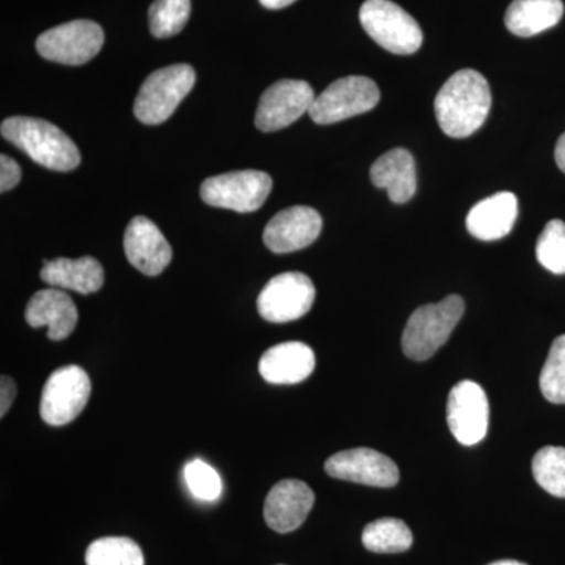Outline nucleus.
I'll list each match as a JSON object with an SVG mask.
<instances>
[{
  "label": "nucleus",
  "instance_id": "f257e3e1",
  "mask_svg": "<svg viewBox=\"0 0 565 565\" xmlns=\"http://www.w3.org/2000/svg\"><path fill=\"white\" fill-rule=\"evenodd\" d=\"M492 93L489 82L475 70H460L445 82L434 102L441 131L452 139L473 136L489 117Z\"/></svg>",
  "mask_w": 565,
  "mask_h": 565
},
{
  "label": "nucleus",
  "instance_id": "f03ea898",
  "mask_svg": "<svg viewBox=\"0 0 565 565\" xmlns=\"http://www.w3.org/2000/svg\"><path fill=\"white\" fill-rule=\"evenodd\" d=\"M3 139L55 172H71L79 167L81 152L73 140L50 121L32 117H11L2 122Z\"/></svg>",
  "mask_w": 565,
  "mask_h": 565
},
{
  "label": "nucleus",
  "instance_id": "7ed1b4c3",
  "mask_svg": "<svg viewBox=\"0 0 565 565\" xmlns=\"http://www.w3.org/2000/svg\"><path fill=\"white\" fill-rule=\"evenodd\" d=\"M463 311L460 296H448L441 302L423 305L415 310L403 334L405 355L415 362L430 359L449 340Z\"/></svg>",
  "mask_w": 565,
  "mask_h": 565
},
{
  "label": "nucleus",
  "instance_id": "20e7f679",
  "mask_svg": "<svg viewBox=\"0 0 565 565\" xmlns=\"http://www.w3.org/2000/svg\"><path fill=\"white\" fill-rule=\"evenodd\" d=\"M195 82V70L185 63L154 71L141 85L134 103V115L145 125H161L172 117Z\"/></svg>",
  "mask_w": 565,
  "mask_h": 565
},
{
  "label": "nucleus",
  "instance_id": "39448f33",
  "mask_svg": "<svg viewBox=\"0 0 565 565\" xmlns=\"http://www.w3.org/2000/svg\"><path fill=\"white\" fill-rule=\"evenodd\" d=\"M360 22L379 46L393 54L411 55L422 47L418 22L392 0H366L360 9Z\"/></svg>",
  "mask_w": 565,
  "mask_h": 565
},
{
  "label": "nucleus",
  "instance_id": "423d86ee",
  "mask_svg": "<svg viewBox=\"0 0 565 565\" xmlns=\"http://www.w3.org/2000/svg\"><path fill=\"white\" fill-rule=\"evenodd\" d=\"M381 102V90L370 77L348 76L334 81L316 96L310 109L311 120L318 125H333L373 110Z\"/></svg>",
  "mask_w": 565,
  "mask_h": 565
},
{
  "label": "nucleus",
  "instance_id": "0eeeda50",
  "mask_svg": "<svg viewBox=\"0 0 565 565\" xmlns=\"http://www.w3.org/2000/svg\"><path fill=\"white\" fill-rule=\"evenodd\" d=\"M92 382L76 364L58 367L47 379L41 393V419L50 426H65L77 418L90 399Z\"/></svg>",
  "mask_w": 565,
  "mask_h": 565
},
{
  "label": "nucleus",
  "instance_id": "6e6552de",
  "mask_svg": "<svg viewBox=\"0 0 565 565\" xmlns=\"http://www.w3.org/2000/svg\"><path fill=\"white\" fill-rule=\"evenodd\" d=\"M273 178L258 170H243L207 178L200 189L204 203L223 210L253 212L266 203L273 192Z\"/></svg>",
  "mask_w": 565,
  "mask_h": 565
},
{
  "label": "nucleus",
  "instance_id": "1a4fd4ad",
  "mask_svg": "<svg viewBox=\"0 0 565 565\" xmlns=\"http://www.w3.org/2000/svg\"><path fill=\"white\" fill-rule=\"evenodd\" d=\"M102 25L88 20L65 22L41 33L36 51L46 61L77 66L90 62L103 50Z\"/></svg>",
  "mask_w": 565,
  "mask_h": 565
},
{
  "label": "nucleus",
  "instance_id": "9d476101",
  "mask_svg": "<svg viewBox=\"0 0 565 565\" xmlns=\"http://www.w3.org/2000/svg\"><path fill=\"white\" fill-rule=\"evenodd\" d=\"M315 297L316 289L310 277L300 273H286L277 275L264 286L256 307L267 322H292L311 310Z\"/></svg>",
  "mask_w": 565,
  "mask_h": 565
},
{
  "label": "nucleus",
  "instance_id": "9b49d317",
  "mask_svg": "<svg viewBox=\"0 0 565 565\" xmlns=\"http://www.w3.org/2000/svg\"><path fill=\"white\" fill-rule=\"evenodd\" d=\"M316 96L308 82L282 79L275 82L259 99L255 125L259 131L275 132L288 128L303 114H310Z\"/></svg>",
  "mask_w": 565,
  "mask_h": 565
},
{
  "label": "nucleus",
  "instance_id": "f8f14e48",
  "mask_svg": "<svg viewBox=\"0 0 565 565\" xmlns=\"http://www.w3.org/2000/svg\"><path fill=\"white\" fill-rule=\"evenodd\" d=\"M448 426L463 446L478 445L489 430V401L481 385L473 381L459 382L448 397Z\"/></svg>",
  "mask_w": 565,
  "mask_h": 565
},
{
  "label": "nucleus",
  "instance_id": "ddd939ff",
  "mask_svg": "<svg viewBox=\"0 0 565 565\" xmlns=\"http://www.w3.org/2000/svg\"><path fill=\"white\" fill-rule=\"evenodd\" d=\"M326 473L341 481L390 489L399 482V468L388 456L370 448L337 452L326 462Z\"/></svg>",
  "mask_w": 565,
  "mask_h": 565
},
{
  "label": "nucleus",
  "instance_id": "4468645a",
  "mask_svg": "<svg viewBox=\"0 0 565 565\" xmlns=\"http://www.w3.org/2000/svg\"><path fill=\"white\" fill-rule=\"evenodd\" d=\"M322 232V217L313 207L294 206L278 212L267 223L263 239L274 253L302 250L318 239Z\"/></svg>",
  "mask_w": 565,
  "mask_h": 565
},
{
  "label": "nucleus",
  "instance_id": "2eb2a0df",
  "mask_svg": "<svg viewBox=\"0 0 565 565\" xmlns=\"http://www.w3.org/2000/svg\"><path fill=\"white\" fill-rule=\"evenodd\" d=\"M315 504L313 490L299 479H285L270 489L264 503V520L277 533H292L303 525Z\"/></svg>",
  "mask_w": 565,
  "mask_h": 565
},
{
  "label": "nucleus",
  "instance_id": "dca6fc26",
  "mask_svg": "<svg viewBox=\"0 0 565 565\" xmlns=\"http://www.w3.org/2000/svg\"><path fill=\"white\" fill-rule=\"evenodd\" d=\"M122 245L128 262L148 277L162 274L173 258L172 247L161 230L141 215L129 223Z\"/></svg>",
  "mask_w": 565,
  "mask_h": 565
},
{
  "label": "nucleus",
  "instance_id": "f3484780",
  "mask_svg": "<svg viewBox=\"0 0 565 565\" xmlns=\"http://www.w3.org/2000/svg\"><path fill=\"white\" fill-rule=\"evenodd\" d=\"M76 305L68 294L58 288L43 289L29 300L25 308V321L33 329L47 327V338L62 341L74 332L77 326Z\"/></svg>",
  "mask_w": 565,
  "mask_h": 565
},
{
  "label": "nucleus",
  "instance_id": "a211bd4d",
  "mask_svg": "<svg viewBox=\"0 0 565 565\" xmlns=\"http://www.w3.org/2000/svg\"><path fill=\"white\" fill-rule=\"evenodd\" d=\"M315 366V352L299 341L274 345L259 360V373L274 385L300 384L313 374Z\"/></svg>",
  "mask_w": 565,
  "mask_h": 565
},
{
  "label": "nucleus",
  "instance_id": "6ab92c4d",
  "mask_svg": "<svg viewBox=\"0 0 565 565\" xmlns=\"http://www.w3.org/2000/svg\"><path fill=\"white\" fill-rule=\"evenodd\" d=\"M519 217L515 193L498 192L471 207L467 215V230L481 241L503 239L514 228Z\"/></svg>",
  "mask_w": 565,
  "mask_h": 565
},
{
  "label": "nucleus",
  "instance_id": "aec40b11",
  "mask_svg": "<svg viewBox=\"0 0 565 565\" xmlns=\"http://www.w3.org/2000/svg\"><path fill=\"white\" fill-rule=\"evenodd\" d=\"M371 181L385 189L393 203L411 202L418 188L414 156L404 148H394L382 154L371 167Z\"/></svg>",
  "mask_w": 565,
  "mask_h": 565
},
{
  "label": "nucleus",
  "instance_id": "412c9836",
  "mask_svg": "<svg viewBox=\"0 0 565 565\" xmlns=\"http://www.w3.org/2000/svg\"><path fill=\"white\" fill-rule=\"evenodd\" d=\"M43 263L41 280L52 288L70 289L81 294L98 292L103 288L102 263L92 256H82L79 259L57 258Z\"/></svg>",
  "mask_w": 565,
  "mask_h": 565
},
{
  "label": "nucleus",
  "instance_id": "4be33fe9",
  "mask_svg": "<svg viewBox=\"0 0 565 565\" xmlns=\"http://www.w3.org/2000/svg\"><path fill=\"white\" fill-rule=\"evenodd\" d=\"M563 17V0H514L504 21L509 32L527 39L555 28Z\"/></svg>",
  "mask_w": 565,
  "mask_h": 565
},
{
  "label": "nucleus",
  "instance_id": "5701e85b",
  "mask_svg": "<svg viewBox=\"0 0 565 565\" xmlns=\"http://www.w3.org/2000/svg\"><path fill=\"white\" fill-rule=\"evenodd\" d=\"M364 548L373 553H404L414 545L411 527L399 519H379L363 530Z\"/></svg>",
  "mask_w": 565,
  "mask_h": 565
},
{
  "label": "nucleus",
  "instance_id": "b1692460",
  "mask_svg": "<svg viewBox=\"0 0 565 565\" xmlns=\"http://www.w3.org/2000/svg\"><path fill=\"white\" fill-rule=\"evenodd\" d=\"M87 565H145L143 552L132 539L103 537L92 542L85 553Z\"/></svg>",
  "mask_w": 565,
  "mask_h": 565
},
{
  "label": "nucleus",
  "instance_id": "393cba45",
  "mask_svg": "<svg viewBox=\"0 0 565 565\" xmlns=\"http://www.w3.org/2000/svg\"><path fill=\"white\" fill-rule=\"evenodd\" d=\"M533 475L545 492L565 498V448L545 446L535 452Z\"/></svg>",
  "mask_w": 565,
  "mask_h": 565
},
{
  "label": "nucleus",
  "instance_id": "a878e982",
  "mask_svg": "<svg viewBox=\"0 0 565 565\" xmlns=\"http://www.w3.org/2000/svg\"><path fill=\"white\" fill-rule=\"evenodd\" d=\"M191 17V0H154L148 13L150 31L156 39L178 35Z\"/></svg>",
  "mask_w": 565,
  "mask_h": 565
},
{
  "label": "nucleus",
  "instance_id": "bb28decb",
  "mask_svg": "<svg viewBox=\"0 0 565 565\" xmlns=\"http://www.w3.org/2000/svg\"><path fill=\"white\" fill-rule=\"evenodd\" d=\"M542 394L548 403L565 404V334L550 349L541 373Z\"/></svg>",
  "mask_w": 565,
  "mask_h": 565
},
{
  "label": "nucleus",
  "instance_id": "cd10ccee",
  "mask_svg": "<svg viewBox=\"0 0 565 565\" xmlns=\"http://www.w3.org/2000/svg\"><path fill=\"white\" fill-rule=\"evenodd\" d=\"M539 263L552 274H565V223L552 221L546 223L544 232L535 245Z\"/></svg>",
  "mask_w": 565,
  "mask_h": 565
},
{
  "label": "nucleus",
  "instance_id": "c85d7f7f",
  "mask_svg": "<svg viewBox=\"0 0 565 565\" xmlns=\"http://www.w3.org/2000/svg\"><path fill=\"white\" fill-rule=\"evenodd\" d=\"M184 481L193 497L202 501H215L222 494V478L211 465L193 459L184 467Z\"/></svg>",
  "mask_w": 565,
  "mask_h": 565
},
{
  "label": "nucleus",
  "instance_id": "c756f323",
  "mask_svg": "<svg viewBox=\"0 0 565 565\" xmlns=\"http://www.w3.org/2000/svg\"><path fill=\"white\" fill-rule=\"evenodd\" d=\"M21 181V167L10 156H0V191L9 192Z\"/></svg>",
  "mask_w": 565,
  "mask_h": 565
},
{
  "label": "nucleus",
  "instance_id": "7c9ffc66",
  "mask_svg": "<svg viewBox=\"0 0 565 565\" xmlns=\"http://www.w3.org/2000/svg\"><path fill=\"white\" fill-rule=\"evenodd\" d=\"M18 394V386L14 384L13 379L9 375H2L0 379V416H6L13 404L14 397Z\"/></svg>",
  "mask_w": 565,
  "mask_h": 565
},
{
  "label": "nucleus",
  "instance_id": "2f4dec72",
  "mask_svg": "<svg viewBox=\"0 0 565 565\" xmlns=\"http://www.w3.org/2000/svg\"><path fill=\"white\" fill-rule=\"evenodd\" d=\"M555 159L561 172L565 173V132L559 137V140H557Z\"/></svg>",
  "mask_w": 565,
  "mask_h": 565
},
{
  "label": "nucleus",
  "instance_id": "473e14b6",
  "mask_svg": "<svg viewBox=\"0 0 565 565\" xmlns=\"http://www.w3.org/2000/svg\"><path fill=\"white\" fill-rule=\"evenodd\" d=\"M297 0H259L263 7L269 10L286 9V7L292 6Z\"/></svg>",
  "mask_w": 565,
  "mask_h": 565
},
{
  "label": "nucleus",
  "instance_id": "72a5a7b5",
  "mask_svg": "<svg viewBox=\"0 0 565 565\" xmlns=\"http://www.w3.org/2000/svg\"><path fill=\"white\" fill-rule=\"evenodd\" d=\"M489 565H527V564L520 563V561H514V559H501V561H497V563H492Z\"/></svg>",
  "mask_w": 565,
  "mask_h": 565
}]
</instances>
